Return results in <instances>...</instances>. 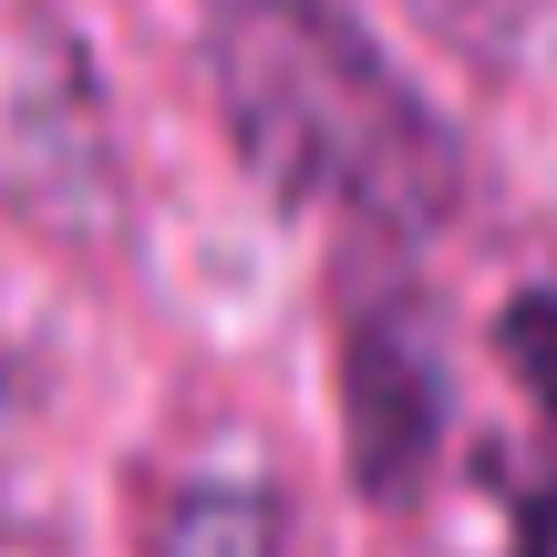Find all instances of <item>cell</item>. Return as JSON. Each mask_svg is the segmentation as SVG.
Here are the masks:
<instances>
[{
    "label": "cell",
    "mask_w": 557,
    "mask_h": 557,
    "mask_svg": "<svg viewBox=\"0 0 557 557\" xmlns=\"http://www.w3.org/2000/svg\"><path fill=\"white\" fill-rule=\"evenodd\" d=\"M537 11H547V0H423V21H434L444 41H475V52L517 41V32H527Z\"/></svg>",
    "instance_id": "obj_5"
},
{
    "label": "cell",
    "mask_w": 557,
    "mask_h": 557,
    "mask_svg": "<svg viewBox=\"0 0 557 557\" xmlns=\"http://www.w3.org/2000/svg\"><path fill=\"white\" fill-rule=\"evenodd\" d=\"M444 413H455V382H444L434 320L403 289L351 299V320H341V455H351L361 506L423 496V475L444 455Z\"/></svg>",
    "instance_id": "obj_2"
},
{
    "label": "cell",
    "mask_w": 557,
    "mask_h": 557,
    "mask_svg": "<svg viewBox=\"0 0 557 557\" xmlns=\"http://www.w3.org/2000/svg\"><path fill=\"white\" fill-rule=\"evenodd\" d=\"M496 351H506V372L527 382V403L557 423V289H517L496 310Z\"/></svg>",
    "instance_id": "obj_4"
},
{
    "label": "cell",
    "mask_w": 557,
    "mask_h": 557,
    "mask_svg": "<svg viewBox=\"0 0 557 557\" xmlns=\"http://www.w3.org/2000/svg\"><path fill=\"white\" fill-rule=\"evenodd\" d=\"M207 62L278 207H341L382 238H423L465 207V145L341 0H218Z\"/></svg>",
    "instance_id": "obj_1"
},
{
    "label": "cell",
    "mask_w": 557,
    "mask_h": 557,
    "mask_svg": "<svg viewBox=\"0 0 557 557\" xmlns=\"http://www.w3.org/2000/svg\"><path fill=\"white\" fill-rule=\"evenodd\" d=\"M145 557H289V517L259 475H197L156 506Z\"/></svg>",
    "instance_id": "obj_3"
},
{
    "label": "cell",
    "mask_w": 557,
    "mask_h": 557,
    "mask_svg": "<svg viewBox=\"0 0 557 557\" xmlns=\"http://www.w3.org/2000/svg\"><path fill=\"white\" fill-rule=\"evenodd\" d=\"M517 557H557V496H527V517H517Z\"/></svg>",
    "instance_id": "obj_6"
}]
</instances>
